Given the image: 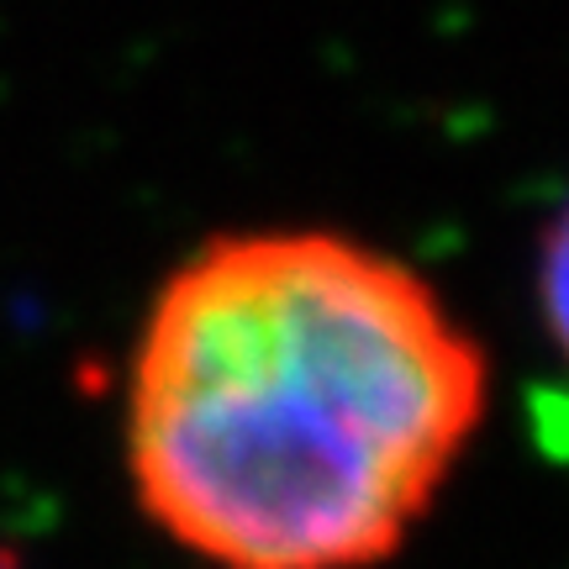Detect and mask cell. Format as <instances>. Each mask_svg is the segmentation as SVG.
I'll use <instances>...</instances> for the list:
<instances>
[{
	"instance_id": "1",
	"label": "cell",
	"mask_w": 569,
	"mask_h": 569,
	"mask_svg": "<svg viewBox=\"0 0 569 569\" xmlns=\"http://www.w3.org/2000/svg\"><path fill=\"white\" fill-rule=\"evenodd\" d=\"M486 411V348L422 269L332 227H253L153 290L122 465L138 511L206 569H375Z\"/></svg>"
},
{
	"instance_id": "2",
	"label": "cell",
	"mask_w": 569,
	"mask_h": 569,
	"mask_svg": "<svg viewBox=\"0 0 569 569\" xmlns=\"http://www.w3.org/2000/svg\"><path fill=\"white\" fill-rule=\"evenodd\" d=\"M0 569H11V559H0Z\"/></svg>"
}]
</instances>
